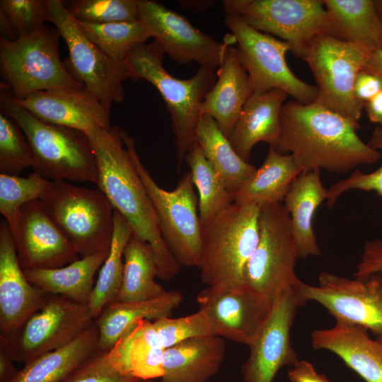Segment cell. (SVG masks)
Instances as JSON below:
<instances>
[{
	"label": "cell",
	"instance_id": "1",
	"mask_svg": "<svg viewBox=\"0 0 382 382\" xmlns=\"http://www.w3.org/2000/svg\"><path fill=\"white\" fill-rule=\"evenodd\" d=\"M359 128L315 101H290L282 109L281 133L275 149L289 152L302 172L323 169L343 174L375 163L382 156L360 139Z\"/></svg>",
	"mask_w": 382,
	"mask_h": 382
},
{
	"label": "cell",
	"instance_id": "2",
	"mask_svg": "<svg viewBox=\"0 0 382 382\" xmlns=\"http://www.w3.org/2000/svg\"><path fill=\"white\" fill-rule=\"evenodd\" d=\"M118 126L95 127L88 136L97 161L98 189L133 233L152 248L158 277L169 280L181 265L166 243L151 200L126 148Z\"/></svg>",
	"mask_w": 382,
	"mask_h": 382
},
{
	"label": "cell",
	"instance_id": "3",
	"mask_svg": "<svg viewBox=\"0 0 382 382\" xmlns=\"http://www.w3.org/2000/svg\"><path fill=\"white\" fill-rule=\"evenodd\" d=\"M3 113L20 126L32 149L33 169L51 181L98 180L97 161L88 136L78 129L45 122L1 91Z\"/></svg>",
	"mask_w": 382,
	"mask_h": 382
},
{
	"label": "cell",
	"instance_id": "4",
	"mask_svg": "<svg viewBox=\"0 0 382 382\" xmlns=\"http://www.w3.org/2000/svg\"><path fill=\"white\" fill-rule=\"evenodd\" d=\"M260 207L233 202L202 225L199 266L202 282L236 288L245 284V270L259 239Z\"/></svg>",
	"mask_w": 382,
	"mask_h": 382
},
{
	"label": "cell",
	"instance_id": "5",
	"mask_svg": "<svg viewBox=\"0 0 382 382\" xmlns=\"http://www.w3.org/2000/svg\"><path fill=\"white\" fill-rule=\"evenodd\" d=\"M164 52L154 41L135 47L127 59L131 79H144L160 93L170 115L180 170L187 152L196 144V130L202 100L215 83L214 69L200 66L187 79H179L164 68Z\"/></svg>",
	"mask_w": 382,
	"mask_h": 382
},
{
	"label": "cell",
	"instance_id": "6",
	"mask_svg": "<svg viewBox=\"0 0 382 382\" xmlns=\"http://www.w3.org/2000/svg\"><path fill=\"white\" fill-rule=\"evenodd\" d=\"M60 34L44 25L31 35L15 40L0 37V70L15 100L52 89H79L77 81L59 54Z\"/></svg>",
	"mask_w": 382,
	"mask_h": 382
},
{
	"label": "cell",
	"instance_id": "7",
	"mask_svg": "<svg viewBox=\"0 0 382 382\" xmlns=\"http://www.w3.org/2000/svg\"><path fill=\"white\" fill-rule=\"evenodd\" d=\"M120 134L151 200L166 243L181 266L199 267L202 225L190 172L180 178L174 190L161 188L143 165L134 138L123 129Z\"/></svg>",
	"mask_w": 382,
	"mask_h": 382
},
{
	"label": "cell",
	"instance_id": "8",
	"mask_svg": "<svg viewBox=\"0 0 382 382\" xmlns=\"http://www.w3.org/2000/svg\"><path fill=\"white\" fill-rule=\"evenodd\" d=\"M40 201L80 257L110 249L114 209L99 189L81 187L66 181H52Z\"/></svg>",
	"mask_w": 382,
	"mask_h": 382
},
{
	"label": "cell",
	"instance_id": "9",
	"mask_svg": "<svg viewBox=\"0 0 382 382\" xmlns=\"http://www.w3.org/2000/svg\"><path fill=\"white\" fill-rule=\"evenodd\" d=\"M48 22L58 30L68 47L65 65L71 75L110 112L125 99L123 83L131 79L127 62L108 56L82 32L61 0H46Z\"/></svg>",
	"mask_w": 382,
	"mask_h": 382
},
{
	"label": "cell",
	"instance_id": "10",
	"mask_svg": "<svg viewBox=\"0 0 382 382\" xmlns=\"http://www.w3.org/2000/svg\"><path fill=\"white\" fill-rule=\"evenodd\" d=\"M299 259L290 216L284 204L260 207L259 239L245 270V284L273 301L301 281L295 272Z\"/></svg>",
	"mask_w": 382,
	"mask_h": 382
},
{
	"label": "cell",
	"instance_id": "11",
	"mask_svg": "<svg viewBox=\"0 0 382 382\" xmlns=\"http://www.w3.org/2000/svg\"><path fill=\"white\" fill-rule=\"evenodd\" d=\"M226 14L238 15L254 29L276 35L303 59L314 37L331 35L328 13L321 0H225Z\"/></svg>",
	"mask_w": 382,
	"mask_h": 382
},
{
	"label": "cell",
	"instance_id": "12",
	"mask_svg": "<svg viewBox=\"0 0 382 382\" xmlns=\"http://www.w3.org/2000/svg\"><path fill=\"white\" fill-rule=\"evenodd\" d=\"M224 22L236 38L239 60L254 92L279 89L301 103L316 100V86L299 79L286 64L289 43L254 29L236 14H226Z\"/></svg>",
	"mask_w": 382,
	"mask_h": 382
},
{
	"label": "cell",
	"instance_id": "13",
	"mask_svg": "<svg viewBox=\"0 0 382 382\" xmlns=\"http://www.w3.org/2000/svg\"><path fill=\"white\" fill-rule=\"evenodd\" d=\"M367 57L352 43L324 33L313 39L303 57L317 83L315 102L358 127L364 107L354 98V84Z\"/></svg>",
	"mask_w": 382,
	"mask_h": 382
},
{
	"label": "cell",
	"instance_id": "14",
	"mask_svg": "<svg viewBox=\"0 0 382 382\" xmlns=\"http://www.w3.org/2000/svg\"><path fill=\"white\" fill-rule=\"evenodd\" d=\"M94 318L87 304L48 294L42 307L1 345L14 362L27 364L40 355L74 340L92 325Z\"/></svg>",
	"mask_w": 382,
	"mask_h": 382
},
{
	"label": "cell",
	"instance_id": "15",
	"mask_svg": "<svg viewBox=\"0 0 382 382\" xmlns=\"http://www.w3.org/2000/svg\"><path fill=\"white\" fill-rule=\"evenodd\" d=\"M301 303L313 301L336 320L361 326L382 335V272L362 279L322 272L318 285L301 282L294 289Z\"/></svg>",
	"mask_w": 382,
	"mask_h": 382
},
{
	"label": "cell",
	"instance_id": "16",
	"mask_svg": "<svg viewBox=\"0 0 382 382\" xmlns=\"http://www.w3.org/2000/svg\"><path fill=\"white\" fill-rule=\"evenodd\" d=\"M139 18L164 53L180 64L219 67L225 49L236 42L231 35L223 42L195 28L175 11L151 0H139Z\"/></svg>",
	"mask_w": 382,
	"mask_h": 382
},
{
	"label": "cell",
	"instance_id": "17",
	"mask_svg": "<svg viewBox=\"0 0 382 382\" xmlns=\"http://www.w3.org/2000/svg\"><path fill=\"white\" fill-rule=\"evenodd\" d=\"M303 306L294 289L279 292L270 315L252 343L250 353L241 366L245 382H272L284 366L299 360L290 340V331L297 308Z\"/></svg>",
	"mask_w": 382,
	"mask_h": 382
},
{
	"label": "cell",
	"instance_id": "18",
	"mask_svg": "<svg viewBox=\"0 0 382 382\" xmlns=\"http://www.w3.org/2000/svg\"><path fill=\"white\" fill-rule=\"evenodd\" d=\"M197 301L215 335L247 346L268 318L273 303L246 284L236 288L207 286L197 294Z\"/></svg>",
	"mask_w": 382,
	"mask_h": 382
},
{
	"label": "cell",
	"instance_id": "19",
	"mask_svg": "<svg viewBox=\"0 0 382 382\" xmlns=\"http://www.w3.org/2000/svg\"><path fill=\"white\" fill-rule=\"evenodd\" d=\"M22 269H54L80 257L47 214L40 200L22 206L8 224Z\"/></svg>",
	"mask_w": 382,
	"mask_h": 382
},
{
	"label": "cell",
	"instance_id": "20",
	"mask_svg": "<svg viewBox=\"0 0 382 382\" xmlns=\"http://www.w3.org/2000/svg\"><path fill=\"white\" fill-rule=\"evenodd\" d=\"M47 294L27 279L7 221L0 222V337L13 336L45 303Z\"/></svg>",
	"mask_w": 382,
	"mask_h": 382
},
{
	"label": "cell",
	"instance_id": "21",
	"mask_svg": "<svg viewBox=\"0 0 382 382\" xmlns=\"http://www.w3.org/2000/svg\"><path fill=\"white\" fill-rule=\"evenodd\" d=\"M11 99L47 123L73 128L86 134L95 127H110V112L85 87L42 91L21 100H15L12 96Z\"/></svg>",
	"mask_w": 382,
	"mask_h": 382
},
{
	"label": "cell",
	"instance_id": "22",
	"mask_svg": "<svg viewBox=\"0 0 382 382\" xmlns=\"http://www.w3.org/2000/svg\"><path fill=\"white\" fill-rule=\"evenodd\" d=\"M311 344L335 354L365 382H382V342L372 339L367 329L336 320L330 328L313 331Z\"/></svg>",
	"mask_w": 382,
	"mask_h": 382
},
{
	"label": "cell",
	"instance_id": "23",
	"mask_svg": "<svg viewBox=\"0 0 382 382\" xmlns=\"http://www.w3.org/2000/svg\"><path fill=\"white\" fill-rule=\"evenodd\" d=\"M226 46L216 71L218 79L205 95L200 106L201 115H209L228 137L241 110L253 94L248 75L241 64L236 47Z\"/></svg>",
	"mask_w": 382,
	"mask_h": 382
},
{
	"label": "cell",
	"instance_id": "24",
	"mask_svg": "<svg viewBox=\"0 0 382 382\" xmlns=\"http://www.w3.org/2000/svg\"><path fill=\"white\" fill-rule=\"evenodd\" d=\"M288 94L279 89L253 92L245 103L228 139L245 161L260 141L276 147L281 133V112Z\"/></svg>",
	"mask_w": 382,
	"mask_h": 382
},
{
	"label": "cell",
	"instance_id": "25",
	"mask_svg": "<svg viewBox=\"0 0 382 382\" xmlns=\"http://www.w3.org/2000/svg\"><path fill=\"white\" fill-rule=\"evenodd\" d=\"M164 350L152 320L130 325L106 352V358L120 374L142 381L162 378Z\"/></svg>",
	"mask_w": 382,
	"mask_h": 382
},
{
	"label": "cell",
	"instance_id": "26",
	"mask_svg": "<svg viewBox=\"0 0 382 382\" xmlns=\"http://www.w3.org/2000/svg\"><path fill=\"white\" fill-rule=\"evenodd\" d=\"M226 352L224 338L212 335L185 340L164 350V382H206L219 370Z\"/></svg>",
	"mask_w": 382,
	"mask_h": 382
},
{
	"label": "cell",
	"instance_id": "27",
	"mask_svg": "<svg viewBox=\"0 0 382 382\" xmlns=\"http://www.w3.org/2000/svg\"><path fill=\"white\" fill-rule=\"evenodd\" d=\"M320 173L319 169L301 172L284 200L290 216L299 259L321 254L313 228L314 214L328 197V190L322 184Z\"/></svg>",
	"mask_w": 382,
	"mask_h": 382
},
{
	"label": "cell",
	"instance_id": "28",
	"mask_svg": "<svg viewBox=\"0 0 382 382\" xmlns=\"http://www.w3.org/2000/svg\"><path fill=\"white\" fill-rule=\"evenodd\" d=\"M331 35L357 46L368 55L382 50V21L374 1L324 0Z\"/></svg>",
	"mask_w": 382,
	"mask_h": 382
},
{
	"label": "cell",
	"instance_id": "29",
	"mask_svg": "<svg viewBox=\"0 0 382 382\" xmlns=\"http://www.w3.org/2000/svg\"><path fill=\"white\" fill-rule=\"evenodd\" d=\"M182 301L179 291H170L151 300L110 303L94 321L98 330V350L108 351L130 325L140 320L170 317Z\"/></svg>",
	"mask_w": 382,
	"mask_h": 382
},
{
	"label": "cell",
	"instance_id": "30",
	"mask_svg": "<svg viewBox=\"0 0 382 382\" xmlns=\"http://www.w3.org/2000/svg\"><path fill=\"white\" fill-rule=\"evenodd\" d=\"M301 172L291 154L270 146L262 166L233 195V202L259 207L282 203Z\"/></svg>",
	"mask_w": 382,
	"mask_h": 382
},
{
	"label": "cell",
	"instance_id": "31",
	"mask_svg": "<svg viewBox=\"0 0 382 382\" xmlns=\"http://www.w3.org/2000/svg\"><path fill=\"white\" fill-rule=\"evenodd\" d=\"M109 250L79 257L58 268L23 271L30 282L45 293L63 296L88 304L95 285L96 274L105 260Z\"/></svg>",
	"mask_w": 382,
	"mask_h": 382
},
{
	"label": "cell",
	"instance_id": "32",
	"mask_svg": "<svg viewBox=\"0 0 382 382\" xmlns=\"http://www.w3.org/2000/svg\"><path fill=\"white\" fill-rule=\"evenodd\" d=\"M98 342L94 322L69 344L24 364L11 382H61L98 350Z\"/></svg>",
	"mask_w": 382,
	"mask_h": 382
},
{
	"label": "cell",
	"instance_id": "33",
	"mask_svg": "<svg viewBox=\"0 0 382 382\" xmlns=\"http://www.w3.org/2000/svg\"><path fill=\"white\" fill-rule=\"evenodd\" d=\"M196 142L232 197L256 170L239 156L216 121L209 115H201L199 118Z\"/></svg>",
	"mask_w": 382,
	"mask_h": 382
},
{
	"label": "cell",
	"instance_id": "34",
	"mask_svg": "<svg viewBox=\"0 0 382 382\" xmlns=\"http://www.w3.org/2000/svg\"><path fill=\"white\" fill-rule=\"evenodd\" d=\"M156 277L158 267L151 247L133 233L124 250L122 282L115 301H148L165 294L167 291Z\"/></svg>",
	"mask_w": 382,
	"mask_h": 382
},
{
	"label": "cell",
	"instance_id": "35",
	"mask_svg": "<svg viewBox=\"0 0 382 382\" xmlns=\"http://www.w3.org/2000/svg\"><path fill=\"white\" fill-rule=\"evenodd\" d=\"M132 233L130 224L114 210V228L110 248L98 271L87 304L94 320L108 304L116 299L120 292L124 272V250Z\"/></svg>",
	"mask_w": 382,
	"mask_h": 382
},
{
	"label": "cell",
	"instance_id": "36",
	"mask_svg": "<svg viewBox=\"0 0 382 382\" xmlns=\"http://www.w3.org/2000/svg\"><path fill=\"white\" fill-rule=\"evenodd\" d=\"M184 160L198 191L199 214L203 224L232 203L233 197L197 142L187 152Z\"/></svg>",
	"mask_w": 382,
	"mask_h": 382
},
{
	"label": "cell",
	"instance_id": "37",
	"mask_svg": "<svg viewBox=\"0 0 382 382\" xmlns=\"http://www.w3.org/2000/svg\"><path fill=\"white\" fill-rule=\"evenodd\" d=\"M76 22L88 39L110 58L121 62H126L129 53L150 37L141 21L100 24Z\"/></svg>",
	"mask_w": 382,
	"mask_h": 382
},
{
	"label": "cell",
	"instance_id": "38",
	"mask_svg": "<svg viewBox=\"0 0 382 382\" xmlns=\"http://www.w3.org/2000/svg\"><path fill=\"white\" fill-rule=\"evenodd\" d=\"M51 183L35 172L26 178L0 174V213L7 223L13 220L22 206L40 200Z\"/></svg>",
	"mask_w": 382,
	"mask_h": 382
},
{
	"label": "cell",
	"instance_id": "39",
	"mask_svg": "<svg viewBox=\"0 0 382 382\" xmlns=\"http://www.w3.org/2000/svg\"><path fill=\"white\" fill-rule=\"evenodd\" d=\"M66 9L78 21L91 23L140 21L139 0H71Z\"/></svg>",
	"mask_w": 382,
	"mask_h": 382
},
{
	"label": "cell",
	"instance_id": "40",
	"mask_svg": "<svg viewBox=\"0 0 382 382\" xmlns=\"http://www.w3.org/2000/svg\"><path fill=\"white\" fill-rule=\"evenodd\" d=\"M30 145L18 123L11 117L0 114V173L20 175L33 167Z\"/></svg>",
	"mask_w": 382,
	"mask_h": 382
},
{
	"label": "cell",
	"instance_id": "41",
	"mask_svg": "<svg viewBox=\"0 0 382 382\" xmlns=\"http://www.w3.org/2000/svg\"><path fill=\"white\" fill-rule=\"evenodd\" d=\"M152 322L164 349L190 338L215 335L209 318L200 309L183 317H163Z\"/></svg>",
	"mask_w": 382,
	"mask_h": 382
},
{
	"label": "cell",
	"instance_id": "42",
	"mask_svg": "<svg viewBox=\"0 0 382 382\" xmlns=\"http://www.w3.org/2000/svg\"><path fill=\"white\" fill-rule=\"evenodd\" d=\"M3 12L17 36L29 35L48 21L46 0H1Z\"/></svg>",
	"mask_w": 382,
	"mask_h": 382
},
{
	"label": "cell",
	"instance_id": "43",
	"mask_svg": "<svg viewBox=\"0 0 382 382\" xmlns=\"http://www.w3.org/2000/svg\"><path fill=\"white\" fill-rule=\"evenodd\" d=\"M368 144L382 154V126L376 127ZM358 190L366 192H375L382 197V163L371 173H364L355 169L345 179L338 180L328 190L327 205L330 209L334 207L337 199L345 192Z\"/></svg>",
	"mask_w": 382,
	"mask_h": 382
},
{
	"label": "cell",
	"instance_id": "44",
	"mask_svg": "<svg viewBox=\"0 0 382 382\" xmlns=\"http://www.w3.org/2000/svg\"><path fill=\"white\" fill-rule=\"evenodd\" d=\"M61 382H143L114 369L106 352L98 350Z\"/></svg>",
	"mask_w": 382,
	"mask_h": 382
},
{
	"label": "cell",
	"instance_id": "45",
	"mask_svg": "<svg viewBox=\"0 0 382 382\" xmlns=\"http://www.w3.org/2000/svg\"><path fill=\"white\" fill-rule=\"evenodd\" d=\"M378 272H382V238L365 243L354 277L362 279Z\"/></svg>",
	"mask_w": 382,
	"mask_h": 382
},
{
	"label": "cell",
	"instance_id": "46",
	"mask_svg": "<svg viewBox=\"0 0 382 382\" xmlns=\"http://www.w3.org/2000/svg\"><path fill=\"white\" fill-rule=\"evenodd\" d=\"M381 90V76L363 69L357 74L354 84V96L359 105L364 108V105Z\"/></svg>",
	"mask_w": 382,
	"mask_h": 382
},
{
	"label": "cell",
	"instance_id": "47",
	"mask_svg": "<svg viewBox=\"0 0 382 382\" xmlns=\"http://www.w3.org/2000/svg\"><path fill=\"white\" fill-rule=\"evenodd\" d=\"M291 382H330L323 374H319L310 362L299 360L288 371Z\"/></svg>",
	"mask_w": 382,
	"mask_h": 382
},
{
	"label": "cell",
	"instance_id": "48",
	"mask_svg": "<svg viewBox=\"0 0 382 382\" xmlns=\"http://www.w3.org/2000/svg\"><path fill=\"white\" fill-rule=\"evenodd\" d=\"M14 361L6 349L0 345V382H11L18 373Z\"/></svg>",
	"mask_w": 382,
	"mask_h": 382
},
{
	"label": "cell",
	"instance_id": "49",
	"mask_svg": "<svg viewBox=\"0 0 382 382\" xmlns=\"http://www.w3.org/2000/svg\"><path fill=\"white\" fill-rule=\"evenodd\" d=\"M364 108L370 121L382 126V90L369 100Z\"/></svg>",
	"mask_w": 382,
	"mask_h": 382
},
{
	"label": "cell",
	"instance_id": "50",
	"mask_svg": "<svg viewBox=\"0 0 382 382\" xmlns=\"http://www.w3.org/2000/svg\"><path fill=\"white\" fill-rule=\"evenodd\" d=\"M363 70L382 78V50H378L368 55Z\"/></svg>",
	"mask_w": 382,
	"mask_h": 382
},
{
	"label": "cell",
	"instance_id": "51",
	"mask_svg": "<svg viewBox=\"0 0 382 382\" xmlns=\"http://www.w3.org/2000/svg\"><path fill=\"white\" fill-rule=\"evenodd\" d=\"M374 4L376 6V8L378 12V14L382 21V0L374 1Z\"/></svg>",
	"mask_w": 382,
	"mask_h": 382
},
{
	"label": "cell",
	"instance_id": "52",
	"mask_svg": "<svg viewBox=\"0 0 382 382\" xmlns=\"http://www.w3.org/2000/svg\"><path fill=\"white\" fill-rule=\"evenodd\" d=\"M376 338L382 342V335H379L376 336Z\"/></svg>",
	"mask_w": 382,
	"mask_h": 382
},
{
	"label": "cell",
	"instance_id": "53",
	"mask_svg": "<svg viewBox=\"0 0 382 382\" xmlns=\"http://www.w3.org/2000/svg\"><path fill=\"white\" fill-rule=\"evenodd\" d=\"M143 382H164L163 381H143Z\"/></svg>",
	"mask_w": 382,
	"mask_h": 382
}]
</instances>
